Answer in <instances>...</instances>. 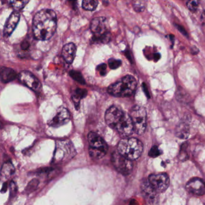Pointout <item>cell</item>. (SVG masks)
Wrapping results in <instances>:
<instances>
[{"label": "cell", "instance_id": "cell-23", "mask_svg": "<svg viewBox=\"0 0 205 205\" xmlns=\"http://www.w3.org/2000/svg\"><path fill=\"white\" fill-rule=\"evenodd\" d=\"M39 184V181L37 179H34L32 181H30L27 185L25 188V192L27 194H30L31 193L37 189Z\"/></svg>", "mask_w": 205, "mask_h": 205}, {"label": "cell", "instance_id": "cell-20", "mask_svg": "<svg viewBox=\"0 0 205 205\" xmlns=\"http://www.w3.org/2000/svg\"><path fill=\"white\" fill-rule=\"evenodd\" d=\"M30 0H8L10 5L15 10H20L24 7Z\"/></svg>", "mask_w": 205, "mask_h": 205}, {"label": "cell", "instance_id": "cell-34", "mask_svg": "<svg viewBox=\"0 0 205 205\" xmlns=\"http://www.w3.org/2000/svg\"><path fill=\"white\" fill-rule=\"evenodd\" d=\"M71 1H76V0H70Z\"/></svg>", "mask_w": 205, "mask_h": 205}, {"label": "cell", "instance_id": "cell-8", "mask_svg": "<svg viewBox=\"0 0 205 205\" xmlns=\"http://www.w3.org/2000/svg\"><path fill=\"white\" fill-rule=\"evenodd\" d=\"M115 130L123 137H127L131 135L134 131V126L130 115L123 114L121 119L115 126Z\"/></svg>", "mask_w": 205, "mask_h": 205}, {"label": "cell", "instance_id": "cell-10", "mask_svg": "<svg viewBox=\"0 0 205 205\" xmlns=\"http://www.w3.org/2000/svg\"><path fill=\"white\" fill-rule=\"evenodd\" d=\"M90 29L94 34L93 39H97L109 32L107 30V19L104 17L94 18L91 22Z\"/></svg>", "mask_w": 205, "mask_h": 205}, {"label": "cell", "instance_id": "cell-16", "mask_svg": "<svg viewBox=\"0 0 205 205\" xmlns=\"http://www.w3.org/2000/svg\"><path fill=\"white\" fill-rule=\"evenodd\" d=\"M190 128L187 119L182 120L177 125L175 130L176 136L180 139H187L189 135Z\"/></svg>", "mask_w": 205, "mask_h": 205}, {"label": "cell", "instance_id": "cell-28", "mask_svg": "<svg viewBox=\"0 0 205 205\" xmlns=\"http://www.w3.org/2000/svg\"><path fill=\"white\" fill-rule=\"evenodd\" d=\"M96 70L101 76H105L107 74V65L105 63L100 64L96 67Z\"/></svg>", "mask_w": 205, "mask_h": 205}, {"label": "cell", "instance_id": "cell-26", "mask_svg": "<svg viewBox=\"0 0 205 205\" xmlns=\"http://www.w3.org/2000/svg\"><path fill=\"white\" fill-rule=\"evenodd\" d=\"M160 155H161V151L156 146H154L151 148L149 153V155L152 158H156L157 156H159Z\"/></svg>", "mask_w": 205, "mask_h": 205}, {"label": "cell", "instance_id": "cell-14", "mask_svg": "<svg viewBox=\"0 0 205 205\" xmlns=\"http://www.w3.org/2000/svg\"><path fill=\"white\" fill-rule=\"evenodd\" d=\"M141 190L146 201L149 204L156 203L157 201V194L154 189L152 187L149 181H143L141 183Z\"/></svg>", "mask_w": 205, "mask_h": 205}, {"label": "cell", "instance_id": "cell-29", "mask_svg": "<svg viewBox=\"0 0 205 205\" xmlns=\"http://www.w3.org/2000/svg\"><path fill=\"white\" fill-rule=\"evenodd\" d=\"M10 195L11 197H15L17 193V187L16 183L12 181L10 183Z\"/></svg>", "mask_w": 205, "mask_h": 205}, {"label": "cell", "instance_id": "cell-5", "mask_svg": "<svg viewBox=\"0 0 205 205\" xmlns=\"http://www.w3.org/2000/svg\"><path fill=\"white\" fill-rule=\"evenodd\" d=\"M129 115L134 126V131L142 135L146 130L147 124V113L144 107L136 105L132 108Z\"/></svg>", "mask_w": 205, "mask_h": 205}, {"label": "cell", "instance_id": "cell-18", "mask_svg": "<svg viewBox=\"0 0 205 205\" xmlns=\"http://www.w3.org/2000/svg\"><path fill=\"white\" fill-rule=\"evenodd\" d=\"M16 72L9 67H2L1 69V80L4 83H8L13 81L17 78Z\"/></svg>", "mask_w": 205, "mask_h": 205}, {"label": "cell", "instance_id": "cell-13", "mask_svg": "<svg viewBox=\"0 0 205 205\" xmlns=\"http://www.w3.org/2000/svg\"><path fill=\"white\" fill-rule=\"evenodd\" d=\"M186 189L193 194L199 196H203L205 194V182L198 178H193L187 183Z\"/></svg>", "mask_w": 205, "mask_h": 205}, {"label": "cell", "instance_id": "cell-31", "mask_svg": "<svg viewBox=\"0 0 205 205\" xmlns=\"http://www.w3.org/2000/svg\"><path fill=\"white\" fill-rule=\"evenodd\" d=\"M29 46H30V45H29V43L28 42L24 41L22 43V45H21V48H22V49H27L29 47Z\"/></svg>", "mask_w": 205, "mask_h": 205}, {"label": "cell", "instance_id": "cell-33", "mask_svg": "<svg viewBox=\"0 0 205 205\" xmlns=\"http://www.w3.org/2000/svg\"><path fill=\"white\" fill-rule=\"evenodd\" d=\"M161 57V55L159 54V53H157V54H154V59H155V61H158L159 58Z\"/></svg>", "mask_w": 205, "mask_h": 205}, {"label": "cell", "instance_id": "cell-30", "mask_svg": "<svg viewBox=\"0 0 205 205\" xmlns=\"http://www.w3.org/2000/svg\"><path fill=\"white\" fill-rule=\"evenodd\" d=\"M174 25L182 34H183L185 36H188V33L186 32V30H185V28L182 26L178 24H175Z\"/></svg>", "mask_w": 205, "mask_h": 205}, {"label": "cell", "instance_id": "cell-6", "mask_svg": "<svg viewBox=\"0 0 205 205\" xmlns=\"http://www.w3.org/2000/svg\"><path fill=\"white\" fill-rule=\"evenodd\" d=\"M131 161L121 155L119 152H113L111 156V162L115 168L123 175H128L131 172L133 168Z\"/></svg>", "mask_w": 205, "mask_h": 205}, {"label": "cell", "instance_id": "cell-24", "mask_svg": "<svg viewBox=\"0 0 205 205\" xmlns=\"http://www.w3.org/2000/svg\"><path fill=\"white\" fill-rule=\"evenodd\" d=\"M121 65H122V61L119 60L110 58L108 60V65L110 68L111 69H116L121 66Z\"/></svg>", "mask_w": 205, "mask_h": 205}, {"label": "cell", "instance_id": "cell-22", "mask_svg": "<svg viewBox=\"0 0 205 205\" xmlns=\"http://www.w3.org/2000/svg\"><path fill=\"white\" fill-rule=\"evenodd\" d=\"M69 75L74 79V80L79 82L80 84H85V80L83 78L82 74H81L80 72L75 71H71L69 72Z\"/></svg>", "mask_w": 205, "mask_h": 205}, {"label": "cell", "instance_id": "cell-15", "mask_svg": "<svg viewBox=\"0 0 205 205\" xmlns=\"http://www.w3.org/2000/svg\"><path fill=\"white\" fill-rule=\"evenodd\" d=\"M20 19V14L17 11L13 12L12 13L10 17H8L7 21L4 27V36L7 37L10 36L15 28L17 27Z\"/></svg>", "mask_w": 205, "mask_h": 205}, {"label": "cell", "instance_id": "cell-2", "mask_svg": "<svg viewBox=\"0 0 205 205\" xmlns=\"http://www.w3.org/2000/svg\"><path fill=\"white\" fill-rule=\"evenodd\" d=\"M137 81L131 75H126L118 81L110 85L108 92L117 98H126L131 96L137 87Z\"/></svg>", "mask_w": 205, "mask_h": 205}, {"label": "cell", "instance_id": "cell-19", "mask_svg": "<svg viewBox=\"0 0 205 205\" xmlns=\"http://www.w3.org/2000/svg\"><path fill=\"white\" fill-rule=\"evenodd\" d=\"M15 172V168L13 165L10 163H6L2 165L1 169V176L4 177L5 178H8L12 174H13Z\"/></svg>", "mask_w": 205, "mask_h": 205}, {"label": "cell", "instance_id": "cell-17", "mask_svg": "<svg viewBox=\"0 0 205 205\" xmlns=\"http://www.w3.org/2000/svg\"><path fill=\"white\" fill-rule=\"evenodd\" d=\"M76 47L73 43L65 45L62 49V56L65 60L69 64L72 63L75 57Z\"/></svg>", "mask_w": 205, "mask_h": 205}, {"label": "cell", "instance_id": "cell-25", "mask_svg": "<svg viewBox=\"0 0 205 205\" xmlns=\"http://www.w3.org/2000/svg\"><path fill=\"white\" fill-rule=\"evenodd\" d=\"M187 6L189 10L193 12H195L198 7V5L195 0H188L187 2Z\"/></svg>", "mask_w": 205, "mask_h": 205}, {"label": "cell", "instance_id": "cell-1", "mask_svg": "<svg viewBox=\"0 0 205 205\" xmlns=\"http://www.w3.org/2000/svg\"><path fill=\"white\" fill-rule=\"evenodd\" d=\"M57 17L50 9H43L37 12L33 18V32L35 38L40 41L49 39L56 31Z\"/></svg>", "mask_w": 205, "mask_h": 205}, {"label": "cell", "instance_id": "cell-7", "mask_svg": "<svg viewBox=\"0 0 205 205\" xmlns=\"http://www.w3.org/2000/svg\"><path fill=\"white\" fill-rule=\"evenodd\" d=\"M148 181L152 187L158 193L164 192L170 185V179L165 173L152 174L149 176Z\"/></svg>", "mask_w": 205, "mask_h": 205}, {"label": "cell", "instance_id": "cell-27", "mask_svg": "<svg viewBox=\"0 0 205 205\" xmlns=\"http://www.w3.org/2000/svg\"><path fill=\"white\" fill-rule=\"evenodd\" d=\"M87 91L85 89H77L75 91V93L74 95H75L77 97H78L81 99L85 98L87 96Z\"/></svg>", "mask_w": 205, "mask_h": 205}, {"label": "cell", "instance_id": "cell-4", "mask_svg": "<svg viewBox=\"0 0 205 205\" xmlns=\"http://www.w3.org/2000/svg\"><path fill=\"white\" fill-rule=\"evenodd\" d=\"M88 141L89 155L91 158L100 159L106 155L108 150L107 143L98 134L90 132L88 135Z\"/></svg>", "mask_w": 205, "mask_h": 205}, {"label": "cell", "instance_id": "cell-32", "mask_svg": "<svg viewBox=\"0 0 205 205\" xmlns=\"http://www.w3.org/2000/svg\"><path fill=\"white\" fill-rule=\"evenodd\" d=\"M7 187V183H3V185H2V189H1V193H5L6 191Z\"/></svg>", "mask_w": 205, "mask_h": 205}, {"label": "cell", "instance_id": "cell-9", "mask_svg": "<svg viewBox=\"0 0 205 205\" xmlns=\"http://www.w3.org/2000/svg\"><path fill=\"white\" fill-rule=\"evenodd\" d=\"M19 80L25 85L33 90L39 92L41 90V82L29 71H22L19 75Z\"/></svg>", "mask_w": 205, "mask_h": 205}, {"label": "cell", "instance_id": "cell-11", "mask_svg": "<svg viewBox=\"0 0 205 205\" xmlns=\"http://www.w3.org/2000/svg\"><path fill=\"white\" fill-rule=\"evenodd\" d=\"M71 115L69 111L65 107H59L57 113L52 119L49 120L48 124L53 127H59L67 123L70 120Z\"/></svg>", "mask_w": 205, "mask_h": 205}, {"label": "cell", "instance_id": "cell-3", "mask_svg": "<svg viewBox=\"0 0 205 205\" xmlns=\"http://www.w3.org/2000/svg\"><path fill=\"white\" fill-rule=\"evenodd\" d=\"M118 152L130 160H135L141 156L143 145L137 139L125 138L120 141L117 147Z\"/></svg>", "mask_w": 205, "mask_h": 205}, {"label": "cell", "instance_id": "cell-12", "mask_svg": "<svg viewBox=\"0 0 205 205\" xmlns=\"http://www.w3.org/2000/svg\"><path fill=\"white\" fill-rule=\"evenodd\" d=\"M124 112L115 106L109 108L105 113V119L108 126L112 129H115L116 124L122 117Z\"/></svg>", "mask_w": 205, "mask_h": 205}, {"label": "cell", "instance_id": "cell-21", "mask_svg": "<svg viewBox=\"0 0 205 205\" xmlns=\"http://www.w3.org/2000/svg\"><path fill=\"white\" fill-rule=\"evenodd\" d=\"M98 5V0H83L82 8L86 10L93 11Z\"/></svg>", "mask_w": 205, "mask_h": 205}]
</instances>
